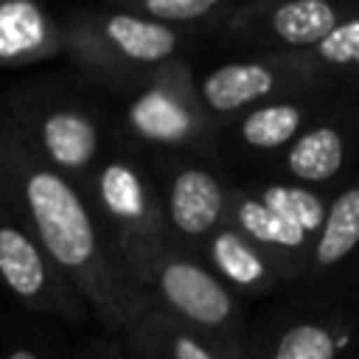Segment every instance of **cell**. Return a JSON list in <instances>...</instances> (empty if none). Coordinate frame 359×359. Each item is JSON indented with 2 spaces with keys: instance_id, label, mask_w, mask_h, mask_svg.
I'll return each instance as SVG.
<instances>
[{
  "instance_id": "cell-20",
  "label": "cell",
  "mask_w": 359,
  "mask_h": 359,
  "mask_svg": "<svg viewBox=\"0 0 359 359\" xmlns=\"http://www.w3.org/2000/svg\"><path fill=\"white\" fill-rule=\"evenodd\" d=\"M112 8L140 14L177 31L196 25H219L238 0H107Z\"/></svg>"
},
{
  "instance_id": "cell-19",
  "label": "cell",
  "mask_w": 359,
  "mask_h": 359,
  "mask_svg": "<svg viewBox=\"0 0 359 359\" xmlns=\"http://www.w3.org/2000/svg\"><path fill=\"white\" fill-rule=\"evenodd\" d=\"M331 87L359 81V14L339 22L323 42L303 53H286Z\"/></svg>"
},
{
  "instance_id": "cell-8",
  "label": "cell",
  "mask_w": 359,
  "mask_h": 359,
  "mask_svg": "<svg viewBox=\"0 0 359 359\" xmlns=\"http://www.w3.org/2000/svg\"><path fill=\"white\" fill-rule=\"evenodd\" d=\"M81 191L115 244L168 236L154 171H149L137 149L121 137H115L112 149L90 171Z\"/></svg>"
},
{
  "instance_id": "cell-13",
  "label": "cell",
  "mask_w": 359,
  "mask_h": 359,
  "mask_svg": "<svg viewBox=\"0 0 359 359\" xmlns=\"http://www.w3.org/2000/svg\"><path fill=\"white\" fill-rule=\"evenodd\" d=\"M334 95L337 90L283 95L261 107H252L250 112L227 123L222 132H227V140L233 143L236 151L258 160H278Z\"/></svg>"
},
{
  "instance_id": "cell-7",
  "label": "cell",
  "mask_w": 359,
  "mask_h": 359,
  "mask_svg": "<svg viewBox=\"0 0 359 359\" xmlns=\"http://www.w3.org/2000/svg\"><path fill=\"white\" fill-rule=\"evenodd\" d=\"M0 280L31 311L81 323L90 311L79 289L50 261L0 174Z\"/></svg>"
},
{
  "instance_id": "cell-14",
  "label": "cell",
  "mask_w": 359,
  "mask_h": 359,
  "mask_svg": "<svg viewBox=\"0 0 359 359\" xmlns=\"http://www.w3.org/2000/svg\"><path fill=\"white\" fill-rule=\"evenodd\" d=\"M118 337L126 359H236L219 342L171 317L149 297Z\"/></svg>"
},
{
  "instance_id": "cell-18",
  "label": "cell",
  "mask_w": 359,
  "mask_h": 359,
  "mask_svg": "<svg viewBox=\"0 0 359 359\" xmlns=\"http://www.w3.org/2000/svg\"><path fill=\"white\" fill-rule=\"evenodd\" d=\"M359 328L342 314L300 317L280 328L264 359H339Z\"/></svg>"
},
{
  "instance_id": "cell-2",
  "label": "cell",
  "mask_w": 359,
  "mask_h": 359,
  "mask_svg": "<svg viewBox=\"0 0 359 359\" xmlns=\"http://www.w3.org/2000/svg\"><path fill=\"white\" fill-rule=\"evenodd\" d=\"M129 280L163 311L219 342L236 359H244V311L233 294L191 250L168 236L129 238L115 244Z\"/></svg>"
},
{
  "instance_id": "cell-5",
  "label": "cell",
  "mask_w": 359,
  "mask_h": 359,
  "mask_svg": "<svg viewBox=\"0 0 359 359\" xmlns=\"http://www.w3.org/2000/svg\"><path fill=\"white\" fill-rule=\"evenodd\" d=\"M331 196L297 188L292 182H247L230 191L227 224L255 241L283 280H303L309 275L311 250L323 227Z\"/></svg>"
},
{
  "instance_id": "cell-16",
  "label": "cell",
  "mask_w": 359,
  "mask_h": 359,
  "mask_svg": "<svg viewBox=\"0 0 359 359\" xmlns=\"http://www.w3.org/2000/svg\"><path fill=\"white\" fill-rule=\"evenodd\" d=\"M65 53V20L45 0H0V70L31 67Z\"/></svg>"
},
{
  "instance_id": "cell-4",
  "label": "cell",
  "mask_w": 359,
  "mask_h": 359,
  "mask_svg": "<svg viewBox=\"0 0 359 359\" xmlns=\"http://www.w3.org/2000/svg\"><path fill=\"white\" fill-rule=\"evenodd\" d=\"M8 118L22 129L34 149L76 185L112 149L115 132L104 104L67 79H34L0 95Z\"/></svg>"
},
{
  "instance_id": "cell-15",
  "label": "cell",
  "mask_w": 359,
  "mask_h": 359,
  "mask_svg": "<svg viewBox=\"0 0 359 359\" xmlns=\"http://www.w3.org/2000/svg\"><path fill=\"white\" fill-rule=\"evenodd\" d=\"M194 255H199L202 264L238 297H258L283 283L272 258L227 222L216 227Z\"/></svg>"
},
{
  "instance_id": "cell-12",
  "label": "cell",
  "mask_w": 359,
  "mask_h": 359,
  "mask_svg": "<svg viewBox=\"0 0 359 359\" xmlns=\"http://www.w3.org/2000/svg\"><path fill=\"white\" fill-rule=\"evenodd\" d=\"M168 238L196 252V247L224 224L233 182L208 157H160L154 168Z\"/></svg>"
},
{
  "instance_id": "cell-11",
  "label": "cell",
  "mask_w": 359,
  "mask_h": 359,
  "mask_svg": "<svg viewBox=\"0 0 359 359\" xmlns=\"http://www.w3.org/2000/svg\"><path fill=\"white\" fill-rule=\"evenodd\" d=\"M320 90H342L320 81L314 73L300 67L286 53H264L250 59H236L213 67L199 79V98L216 129L222 132L238 115L261 107L266 101L297 95V93H320Z\"/></svg>"
},
{
  "instance_id": "cell-21",
  "label": "cell",
  "mask_w": 359,
  "mask_h": 359,
  "mask_svg": "<svg viewBox=\"0 0 359 359\" xmlns=\"http://www.w3.org/2000/svg\"><path fill=\"white\" fill-rule=\"evenodd\" d=\"M3 359H45V356L36 348H28V345H11L3 353Z\"/></svg>"
},
{
  "instance_id": "cell-9",
  "label": "cell",
  "mask_w": 359,
  "mask_h": 359,
  "mask_svg": "<svg viewBox=\"0 0 359 359\" xmlns=\"http://www.w3.org/2000/svg\"><path fill=\"white\" fill-rule=\"evenodd\" d=\"M353 14L359 0H238L216 28L255 56L303 53Z\"/></svg>"
},
{
  "instance_id": "cell-10",
  "label": "cell",
  "mask_w": 359,
  "mask_h": 359,
  "mask_svg": "<svg viewBox=\"0 0 359 359\" xmlns=\"http://www.w3.org/2000/svg\"><path fill=\"white\" fill-rule=\"evenodd\" d=\"M275 163L278 180L334 196L359 168V95L337 93Z\"/></svg>"
},
{
  "instance_id": "cell-17",
  "label": "cell",
  "mask_w": 359,
  "mask_h": 359,
  "mask_svg": "<svg viewBox=\"0 0 359 359\" xmlns=\"http://www.w3.org/2000/svg\"><path fill=\"white\" fill-rule=\"evenodd\" d=\"M356 252H359V168L328 202L306 278L328 275L345 266Z\"/></svg>"
},
{
  "instance_id": "cell-3",
  "label": "cell",
  "mask_w": 359,
  "mask_h": 359,
  "mask_svg": "<svg viewBox=\"0 0 359 359\" xmlns=\"http://www.w3.org/2000/svg\"><path fill=\"white\" fill-rule=\"evenodd\" d=\"M182 31L121 8H84L65 20V53L101 90L121 98L143 90L182 59Z\"/></svg>"
},
{
  "instance_id": "cell-6",
  "label": "cell",
  "mask_w": 359,
  "mask_h": 359,
  "mask_svg": "<svg viewBox=\"0 0 359 359\" xmlns=\"http://www.w3.org/2000/svg\"><path fill=\"white\" fill-rule=\"evenodd\" d=\"M118 137L157 157H205L213 151L219 129L202 107L199 81L185 59H177L143 90L123 98Z\"/></svg>"
},
{
  "instance_id": "cell-1",
  "label": "cell",
  "mask_w": 359,
  "mask_h": 359,
  "mask_svg": "<svg viewBox=\"0 0 359 359\" xmlns=\"http://www.w3.org/2000/svg\"><path fill=\"white\" fill-rule=\"evenodd\" d=\"M0 174L50 261L79 289L90 311L121 331L146 294L129 280L115 241L81 185L56 171L0 104Z\"/></svg>"
}]
</instances>
